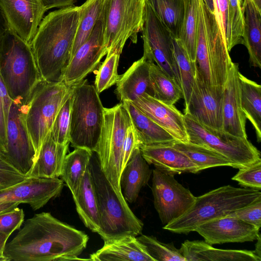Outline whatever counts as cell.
<instances>
[{"label": "cell", "mask_w": 261, "mask_h": 261, "mask_svg": "<svg viewBox=\"0 0 261 261\" xmlns=\"http://www.w3.org/2000/svg\"><path fill=\"white\" fill-rule=\"evenodd\" d=\"M120 56L116 53L107 55L97 70L94 86L99 94L116 84L119 77L118 66Z\"/></svg>", "instance_id": "42"}, {"label": "cell", "mask_w": 261, "mask_h": 261, "mask_svg": "<svg viewBox=\"0 0 261 261\" xmlns=\"http://www.w3.org/2000/svg\"><path fill=\"white\" fill-rule=\"evenodd\" d=\"M150 62L142 57L119 75L116 94L121 102H132L144 93L154 97L149 73Z\"/></svg>", "instance_id": "23"}, {"label": "cell", "mask_w": 261, "mask_h": 261, "mask_svg": "<svg viewBox=\"0 0 261 261\" xmlns=\"http://www.w3.org/2000/svg\"><path fill=\"white\" fill-rule=\"evenodd\" d=\"M0 75L9 97L18 105L41 80L31 45L7 29L0 33Z\"/></svg>", "instance_id": "3"}, {"label": "cell", "mask_w": 261, "mask_h": 261, "mask_svg": "<svg viewBox=\"0 0 261 261\" xmlns=\"http://www.w3.org/2000/svg\"><path fill=\"white\" fill-rule=\"evenodd\" d=\"M239 65L232 62L224 86L222 130L236 137L247 138L246 118L241 105Z\"/></svg>", "instance_id": "21"}, {"label": "cell", "mask_w": 261, "mask_h": 261, "mask_svg": "<svg viewBox=\"0 0 261 261\" xmlns=\"http://www.w3.org/2000/svg\"><path fill=\"white\" fill-rule=\"evenodd\" d=\"M257 7L261 9V0H253Z\"/></svg>", "instance_id": "56"}, {"label": "cell", "mask_w": 261, "mask_h": 261, "mask_svg": "<svg viewBox=\"0 0 261 261\" xmlns=\"http://www.w3.org/2000/svg\"><path fill=\"white\" fill-rule=\"evenodd\" d=\"M152 171L154 205L165 226L184 215L193 204L196 197L179 184L174 175L156 169Z\"/></svg>", "instance_id": "12"}, {"label": "cell", "mask_w": 261, "mask_h": 261, "mask_svg": "<svg viewBox=\"0 0 261 261\" xmlns=\"http://www.w3.org/2000/svg\"><path fill=\"white\" fill-rule=\"evenodd\" d=\"M186 261H260L253 251L215 248L202 241L186 240L179 249Z\"/></svg>", "instance_id": "25"}, {"label": "cell", "mask_w": 261, "mask_h": 261, "mask_svg": "<svg viewBox=\"0 0 261 261\" xmlns=\"http://www.w3.org/2000/svg\"><path fill=\"white\" fill-rule=\"evenodd\" d=\"M27 178L0 152V190L17 185Z\"/></svg>", "instance_id": "46"}, {"label": "cell", "mask_w": 261, "mask_h": 261, "mask_svg": "<svg viewBox=\"0 0 261 261\" xmlns=\"http://www.w3.org/2000/svg\"><path fill=\"white\" fill-rule=\"evenodd\" d=\"M145 7V0L104 1L102 14L107 55H120L128 39L137 43L138 33L143 28Z\"/></svg>", "instance_id": "9"}, {"label": "cell", "mask_w": 261, "mask_h": 261, "mask_svg": "<svg viewBox=\"0 0 261 261\" xmlns=\"http://www.w3.org/2000/svg\"><path fill=\"white\" fill-rule=\"evenodd\" d=\"M80 20V8L70 6L49 13L31 42L41 80L62 82L71 58Z\"/></svg>", "instance_id": "2"}, {"label": "cell", "mask_w": 261, "mask_h": 261, "mask_svg": "<svg viewBox=\"0 0 261 261\" xmlns=\"http://www.w3.org/2000/svg\"><path fill=\"white\" fill-rule=\"evenodd\" d=\"M19 202H9L0 203V214L12 211L18 207Z\"/></svg>", "instance_id": "52"}, {"label": "cell", "mask_w": 261, "mask_h": 261, "mask_svg": "<svg viewBox=\"0 0 261 261\" xmlns=\"http://www.w3.org/2000/svg\"><path fill=\"white\" fill-rule=\"evenodd\" d=\"M104 1L86 0L81 6L79 7V23L71 57L91 35L102 13Z\"/></svg>", "instance_id": "38"}, {"label": "cell", "mask_w": 261, "mask_h": 261, "mask_svg": "<svg viewBox=\"0 0 261 261\" xmlns=\"http://www.w3.org/2000/svg\"><path fill=\"white\" fill-rule=\"evenodd\" d=\"M137 239L155 261H186L173 244L163 243L154 237L145 234H141Z\"/></svg>", "instance_id": "41"}, {"label": "cell", "mask_w": 261, "mask_h": 261, "mask_svg": "<svg viewBox=\"0 0 261 261\" xmlns=\"http://www.w3.org/2000/svg\"><path fill=\"white\" fill-rule=\"evenodd\" d=\"M244 187L258 190L261 189V161L249 166L240 168L238 173L232 177Z\"/></svg>", "instance_id": "45"}, {"label": "cell", "mask_w": 261, "mask_h": 261, "mask_svg": "<svg viewBox=\"0 0 261 261\" xmlns=\"http://www.w3.org/2000/svg\"><path fill=\"white\" fill-rule=\"evenodd\" d=\"M130 102L170 134L176 141H189L184 115L174 105L166 104L145 93Z\"/></svg>", "instance_id": "20"}, {"label": "cell", "mask_w": 261, "mask_h": 261, "mask_svg": "<svg viewBox=\"0 0 261 261\" xmlns=\"http://www.w3.org/2000/svg\"><path fill=\"white\" fill-rule=\"evenodd\" d=\"M242 0H228L226 47L229 53L236 45L243 44V19Z\"/></svg>", "instance_id": "40"}, {"label": "cell", "mask_w": 261, "mask_h": 261, "mask_svg": "<svg viewBox=\"0 0 261 261\" xmlns=\"http://www.w3.org/2000/svg\"><path fill=\"white\" fill-rule=\"evenodd\" d=\"M243 44L247 48L251 66L261 68V9L253 0H242Z\"/></svg>", "instance_id": "28"}, {"label": "cell", "mask_w": 261, "mask_h": 261, "mask_svg": "<svg viewBox=\"0 0 261 261\" xmlns=\"http://www.w3.org/2000/svg\"><path fill=\"white\" fill-rule=\"evenodd\" d=\"M5 29V25L4 22V20L2 17V16L0 14V33Z\"/></svg>", "instance_id": "55"}, {"label": "cell", "mask_w": 261, "mask_h": 261, "mask_svg": "<svg viewBox=\"0 0 261 261\" xmlns=\"http://www.w3.org/2000/svg\"><path fill=\"white\" fill-rule=\"evenodd\" d=\"M152 171L137 147L124 167L120 176V186L123 196L129 203L135 202L141 189L150 179Z\"/></svg>", "instance_id": "26"}, {"label": "cell", "mask_w": 261, "mask_h": 261, "mask_svg": "<svg viewBox=\"0 0 261 261\" xmlns=\"http://www.w3.org/2000/svg\"><path fill=\"white\" fill-rule=\"evenodd\" d=\"M131 123L122 102L111 108H105L102 130L94 151L96 153L102 171L114 189L120 194H122L120 178L122 171L123 145L126 129Z\"/></svg>", "instance_id": "8"}, {"label": "cell", "mask_w": 261, "mask_h": 261, "mask_svg": "<svg viewBox=\"0 0 261 261\" xmlns=\"http://www.w3.org/2000/svg\"><path fill=\"white\" fill-rule=\"evenodd\" d=\"M149 73L153 97L169 105H174L182 97V90L176 81L151 61Z\"/></svg>", "instance_id": "35"}, {"label": "cell", "mask_w": 261, "mask_h": 261, "mask_svg": "<svg viewBox=\"0 0 261 261\" xmlns=\"http://www.w3.org/2000/svg\"><path fill=\"white\" fill-rule=\"evenodd\" d=\"M173 53L179 76L185 106L188 108L196 75L195 62L190 59L186 51L178 39H172Z\"/></svg>", "instance_id": "36"}, {"label": "cell", "mask_w": 261, "mask_h": 261, "mask_svg": "<svg viewBox=\"0 0 261 261\" xmlns=\"http://www.w3.org/2000/svg\"><path fill=\"white\" fill-rule=\"evenodd\" d=\"M173 38L179 39L184 14V0H145Z\"/></svg>", "instance_id": "34"}, {"label": "cell", "mask_w": 261, "mask_h": 261, "mask_svg": "<svg viewBox=\"0 0 261 261\" xmlns=\"http://www.w3.org/2000/svg\"><path fill=\"white\" fill-rule=\"evenodd\" d=\"M121 102L129 114L142 145H172L176 141L170 134L143 113L132 102L128 101Z\"/></svg>", "instance_id": "30"}, {"label": "cell", "mask_w": 261, "mask_h": 261, "mask_svg": "<svg viewBox=\"0 0 261 261\" xmlns=\"http://www.w3.org/2000/svg\"><path fill=\"white\" fill-rule=\"evenodd\" d=\"M200 2L204 21L213 84L223 89L232 61L215 14L209 11L202 0H200Z\"/></svg>", "instance_id": "18"}, {"label": "cell", "mask_w": 261, "mask_h": 261, "mask_svg": "<svg viewBox=\"0 0 261 261\" xmlns=\"http://www.w3.org/2000/svg\"><path fill=\"white\" fill-rule=\"evenodd\" d=\"M72 105V92L58 113L51 131L54 140L62 145L69 144L70 113Z\"/></svg>", "instance_id": "43"}, {"label": "cell", "mask_w": 261, "mask_h": 261, "mask_svg": "<svg viewBox=\"0 0 261 261\" xmlns=\"http://www.w3.org/2000/svg\"><path fill=\"white\" fill-rule=\"evenodd\" d=\"M142 143L138 134L132 123H131L126 129L123 142L122 159V170L129 160L135 149L138 147H140Z\"/></svg>", "instance_id": "49"}, {"label": "cell", "mask_w": 261, "mask_h": 261, "mask_svg": "<svg viewBox=\"0 0 261 261\" xmlns=\"http://www.w3.org/2000/svg\"><path fill=\"white\" fill-rule=\"evenodd\" d=\"M200 0H184V14L179 40L190 59L196 62L197 28Z\"/></svg>", "instance_id": "37"}, {"label": "cell", "mask_w": 261, "mask_h": 261, "mask_svg": "<svg viewBox=\"0 0 261 261\" xmlns=\"http://www.w3.org/2000/svg\"><path fill=\"white\" fill-rule=\"evenodd\" d=\"M107 54L102 12L89 38L72 56L62 82L68 86L80 83L96 69L101 59Z\"/></svg>", "instance_id": "13"}, {"label": "cell", "mask_w": 261, "mask_h": 261, "mask_svg": "<svg viewBox=\"0 0 261 261\" xmlns=\"http://www.w3.org/2000/svg\"><path fill=\"white\" fill-rule=\"evenodd\" d=\"M257 240V243L255 244V249L253 250L254 252L258 255L259 257H261V247H260V234L258 237Z\"/></svg>", "instance_id": "53"}, {"label": "cell", "mask_w": 261, "mask_h": 261, "mask_svg": "<svg viewBox=\"0 0 261 261\" xmlns=\"http://www.w3.org/2000/svg\"><path fill=\"white\" fill-rule=\"evenodd\" d=\"M93 152L86 148H75L64 159L60 177L72 195L79 189L88 169Z\"/></svg>", "instance_id": "32"}, {"label": "cell", "mask_w": 261, "mask_h": 261, "mask_svg": "<svg viewBox=\"0 0 261 261\" xmlns=\"http://www.w3.org/2000/svg\"><path fill=\"white\" fill-rule=\"evenodd\" d=\"M69 144L56 143L51 133L43 143L28 178H57L61 176Z\"/></svg>", "instance_id": "27"}, {"label": "cell", "mask_w": 261, "mask_h": 261, "mask_svg": "<svg viewBox=\"0 0 261 261\" xmlns=\"http://www.w3.org/2000/svg\"><path fill=\"white\" fill-rule=\"evenodd\" d=\"M241 108L252 124L257 141H261V86L239 73Z\"/></svg>", "instance_id": "31"}, {"label": "cell", "mask_w": 261, "mask_h": 261, "mask_svg": "<svg viewBox=\"0 0 261 261\" xmlns=\"http://www.w3.org/2000/svg\"><path fill=\"white\" fill-rule=\"evenodd\" d=\"M64 186L63 181L59 177L28 178L17 185L0 190V203H24L36 211L58 196Z\"/></svg>", "instance_id": "17"}, {"label": "cell", "mask_w": 261, "mask_h": 261, "mask_svg": "<svg viewBox=\"0 0 261 261\" xmlns=\"http://www.w3.org/2000/svg\"><path fill=\"white\" fill-rule=\"evenodd\" d=\"M6 159L27 177L35 163V151L19 105L12 102L7 128Z\"/></svg>", "instance_id": "15"}, {"label": "cell", "mask_w": 261, "mask_h": 261, "mask_svg": "<svg viewBox=\"0 0 261 261\" xmlns=\"http://www.w3.org/2000/svg\"><path fill=\"white\" fill-rule=\"evenodd\" d=\"M142 31L144 48L143 57L155 62L175 80L181 88L173 53V38L146 1Z\"/></svg>", "instance_id": "11"}, {"label": "cell", "mask_w": 261, "mask_h": 261, "mask_svg": "<svg viewBox=\"0 0 261 261\" xmlns=\"http://www.w3.org/2000/svg\"><path fill=\"white\" fill-rule=\"evenodd\" d=\"M226 216L241 219L259 229L261 226V197L232 211Z\"/></svg>", "instance_id": "47"}, {"label": "cell", "mask_w": 261, "mask_h": 261, "mask_svg": "<svg viewBox=\"0 0 261 261\" xmlns=\"http://www.w3.org/2000/svg\"><path fill=\"white\" fill-rule=\"evenodd\" d=\"M88 169L98 203L100 228L97 233L104 241L141 234L143 222L131 211L123 195L118 193L108 180L94 152Z\"/></svg>", "instance_id": "4"}, {"label": "cell", "mask_w": 261, "mask_h": 261, "mask_svg": "<svg viewBox=\"0 0 261 261\" xmlns=\"http://www.w3.org/2000/svg\"><path fill=\"white\" fill-rule=\"evenodd\" d=\"M46 11L41 0H0L6 29L31 44Z\"/></svg>", "instance_id": "14"}, {"label": "cell", "mask_w": 261, "mask_h": 261, "mask_svg": "<svg viewBox=\"0 0 261 261\" xmlns=\"http://www.w3.org/2000/svg\"><path fill=\"white\" fill-rule=\"evenodd\" d=\"M184 117L189 142L218 152L231 162L233 168H244L261 161L260 152L247 138L206 129L188 112H185Z\"/></svg>", "instance_id": "10"}, {"label": "cell", "mask_w": 261, "mask_h": 261, "mask_svg": "<svg viewBox=\"0 0 261 261\" xmlns=\"http://www.w3.org/2000/svg\"><path fill=\"white\" fill-rule=\"evenodd\" d=\"M210 11L215 13L214 0H202Z\"/></svg>", "instance_id": "54"}, {"label": "cell", "mask_w": 261, "mask_h": 261, "mask_svg": "<svg viewBox=\"0 0 261 261\" xmlns=\"http://www.w3.org/2000/svg\"><path fill=\"white\" fill-rule=\"evenodd\" d=\"M9 235L0 232V261H9L4 252Z\"/></svg>", "instance_id": "51"}, {"label": "cell", "mask_w": 261, "mask_h": 261, "mask_svg": "<svg viewBox=\"0 0 261 261\" xmlns=\"http://www.w3.org/2000/svg\"><path fill=\"white\" fill-rule=\"evenodd\" d=\"M172 146L184 153L198 167L199 171L219 166H230L231 162L224 155L204 145L175 141Z\"/></svg>", "instance_id": "33"}, {"label": "cell", "mask_w": 261, "mask_h": 261, "mask_svg": "<svg viewBox=\"0 0 261 261\" xmlns=\"http://www.w3.org/2000/svg\"><path fill=\"white\" fill-rule=\"evenodd\" d=\"M104 107L95 86L87 80L72 86L69 142L94 151L104 120Z\"/></svg>", "instance_id": "7"}, {"label": "cell", "mask_w": 261, "mask_h": 261, "mask_svg": "<svg viewBox=\"0 0 261 261\" xmlns=\"http://www.w3.org/2000/svg\"><path fill=\"white\" fill-rule=\"evenodd\" d=\"M259 229L241 219L225 216L198 226L194 231L210 244L252 242L259 236Z\"/></svg>", "instance_id": "19"}, {"label": "cell", "mask_w": 261, "mask_h": 261, "mask_svg": "<svg viewBox=\"0 0 261 261\" xmlns=\"http://www.w3.org/2000/svg\"><path fill=\"white\" fill-rule=\"evenodd\" d=\"M71 92L72 86H67L63 82L41 80L26 102L19 105L34 149L35 162L43 143L51 133L58 113Z\"/></svg>", "instance_id": "6"}, {"label": "cell", "mask_w": 261, "mask_h": 261, "mask_svg": "<svg viewBox=\"0 0 261 261\" xmlns=\"http://www.w3.org/2000/svg\"><path fill=\"white\" fill-rule=\"evenodd\" d=\"M140 149L148 164L153 165L155 169L164 173L175 175L199 172L187 155L172 145H142Z\"/></svg>", "instance_id": "22"}, {"label": "cell", "mask_w": 261, "mask_h": 261, "mask_svg": "<svg viewBox=\"0 0 261 261\" xmlns=\"http://www.w3.org/2000/svg\"><path fill=\"white\" fill-rule=\"evenodd\" d=\"M261 197L260 190L226 185L196 197L192 206L181 216L164 226L177 233H188L199 225L226 216Z\"/></svg>", "instance_id": "5"}, {"label": "cell", "mask_w": 261, "mask_h": 261, "mask_svg": "<svg viewBox=\"0 0 261 261\" xmlns=\"http://www.w3.org/2000/svg\"><path fill=\"white\" fill-rule=\"evenodd\" d=\"M223 89L206 85L196 75L185 112H189L206 129L222 130Z\"/></svg>", "instance_id": "16"}, {"label": "cell", "mask_w": 261, "mask_h": 261, "mask_svg": "<svg viewBox=\"0 0 261 261\" xmlns=\"http://www.w3.org/2000/svg\"><path fill=\"white\" fill-rule=\"evenodd\" d=\"M46 11L54 8L72 6L76 0H41Z\"/></svg>", "instance_id": "50"}, {"label": "cell", "mask_w": 261, "mask_h": 261, "mask_svg": "<svg viewBox=\"0 0 261 261\" xmlns=\"http://www.w3.org/2000/svg\"><path fill=\"white\" fill-rule=\"evenodd\" d=\"M72 197L76 211L84 224L92 231L98 233L100 220L97 200L88 168L79 189Z\"/></svg>", "instance_id": "29"}, {"label": "cell", "mask_w": 261, "mask_h": 261, "mask_svg": "<svg viewBox=\"0 0 261 261\" xmlns=\"http://www.w3.org/2000/svg\"><path fill=\"white\" fill-rule=\"evenodd\" d=\"M88 240L84 232L43 212L24 222L4 254L9 261L90 260L79 257Z\"/></svg>", "instance_id": "1"}, {"label": "cell", "mask_w": 261, "mask_h": 261, "mask_svg": "<svg viewBox=\"0 0 261 261\" xmlns=\"http://www.w3.org/2000/svg\"><path fill=\"white\" fill-rule=\"evenodd\" d=\"M195 64L198 77L206 85L214 86L210 69L207 39L200 2L197 28Z\"/></svg>", "instance_id": "39"}, {"label": "cell", "mask_w": 261, "mask_h": 261, "mask_svg": "<svg viewBox=\"0 0 261 261\" xmlns=\"http://www.w3.org/2000/svg\"><path fill=\"white\" fill-rule=\"evenodd\" d=\"M90 257L92 261H155L137 237L132 236L104 241L103 246Z\"/></svg>", "instance_id": "24"}, {"label": "cell", "mask_w": 261, "mask_h": 261, "mask_svg": "<svg viewBox=\"0 0 261 261\" xmlns=\"http://www.w3.org/2000/svg\"><path fill=\"white\" fill-rule=\"evenodd\" d=\"M12 102L0 75V152L7 151V128Z\"/></svg>", "instance_id": "44"}, {"label": "cell", "mask_w": 261, "mask_h": 261, "mask_svg": "<svg viewBox=\"0 0 261 261\" xmlns=\"http://www.w3.org/2000/svg\"><path fill=\"white\" fill-rule=\"evenodd\" d=\"M24 218L23 210L18 207L0 214V232L10 236L13 232L20 228Z\"/></svg>", "instance_id": "48"}]
</instances>
